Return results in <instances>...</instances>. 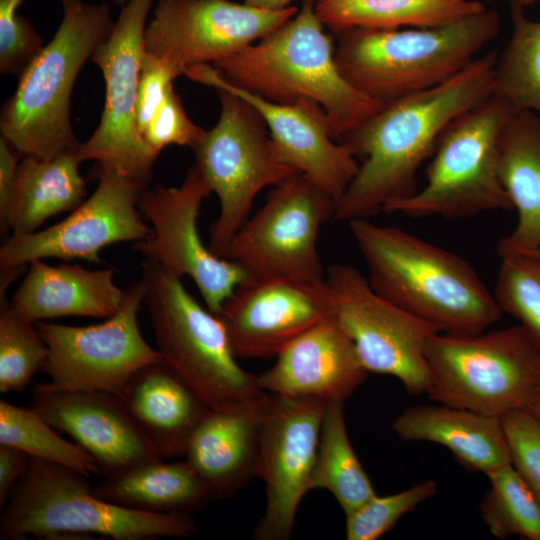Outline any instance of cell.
I'll list each match as a JSON object with an SVG mask.
<instances>
[{
  "instance_id": "obj_47",
  "label": "cell",
  "mask_w": 540,
  "mask_h": 540,
  "mask_svg": "<svg viewBox=\"0 0 540 540\" xmlns=\"http://www.w3.org/2000/svg\"><path fill=\"white\" fill-rule=\"evenodd\" d=\"M127 0H114V2L116 4H119V5H124L126 3Z\"/></svg>"
},
{
  "instance_id": "obj_46",
  "label": "cell",
  "mask_w": 540,
  "mask_h": 540,
  "mask_svg": "<svg viewBox=\"0 0 540 540\" xmlns=\"http://www.w3.org/2000/svg\"><path fill=\"white\" fill-rule=\"evenodd\" d=\"M522 254H524V253H522ZM525 254H529V255H531L533 257H536V258L540 259V247L536 248L534 250H531L529 252H526Z\"/></svg>"
},
{
  "instance_id": "obj_28",
  "label": "cell",
  "mask_w": 540,
  "mask_h": 540,
  "mask_svg": "<svg viewBox=\"0 0 540 540\" xmlns=\"http://www.w3.org/2000/svg\"><path fill=\"white\" fill-rule=\"evenodd\" d=\"M92 490L108 502L151 513L192 515L211 501L204 484L185 459L165 462L161 458L138 464L105 476Z\"/></svg>"
},
{
  "instance_id": "obj_21",
  "label": "cell",
  "mask_w": 540,
  "mask_h": 540,
  "mask_svg": "<svg viewBox=\"0 0 540 540\" xmlns=\"http://www.w3.org/2000/svg\"><path fill=\"white\" fill-rule=\"evenodd\" d=\"M31 407L86 450L101 475L162 458L117 395L40 383L32 389Z\"/></svg>"
},
{
  "instance_id": "obj_16",
  "label": "cell",
  "mask_w": 540,
  "mask_h": 540,
  "mask_svg": "<svg viewBox=\"0 0 540 540\" xmlns=\"http://www.w3.org/2000/svg\"><path fill=\"white\" fill-rule=\"evenodd\" d=\"M297 11L294 5L272 11L231 0H158L145 28L144 52L184 75L260 40Z\"/></svg>"
},
{
  "instance_id": "obj_4",
  "label": "cell",
  "mask_w": 540,
  "mask_h": 540,
  "mask_svg": "<svg viewBox=\"0 0 540 540\" xmlns=\"http://www.w3.org/2000/svg\"><path fill=\"white\" fill-rule=\"evenodd\" d=\"M499 30L498 13L486 7L438 27L350 28L332 34L342 76L364 95L387 104L449 80Z\"/></svg>"
},
{
  "instance_id": "obj_32",
  "label": "cell",
  "mask_w": 540,
  "mask_h": 540,
  "mask_svg": "<svg viewBox=\"0 0 540 540\" xmlns=\"http://www.w3.org/2000/svg\"><path fill=\"white\" fill-rule=\"evenodd\" d=\"M524 8L510 1L512 30L497 57L493 94L515 111L540 116V19L527 17Z\"/></svg>"
},
{
  "instance_id": "obj_13",
  "label": "cell",
  "mask_w": 540,
  "mask_h": 540,
  "mask_svg": "<svg viewBox=\"0 0 540 540\" xmlns=\"http://www.w3.org/2000/svg\"><path fill=\"white\" fill-rule=\"evenodd\" d=\"M325 281L333 317L351 338L364 368L397 378L409 395L427 394L432 375L426 346L441 331L379 296L350 264L331 265Z\"/></svg>"
},
{
  "instance_id": "obj_42",
  "label": "cell",
  "mask_w": 540,
  "mask_h": 540,
  "mask_svg": "<svg viewBox=\"0 0 540 540\" xmlns=\"http://www.w3.org/2000/svg\"><path fill=\"white\" fill-rule=\"evenodd\" d=\"M31 456L14 446L0 444V506L30 466Z\"/></svg>"
},
{
  "instance_id": "obj_5",
  "label": "cell",
  "mask_w": 540,
  "mask_h": 540,
  "mask_svg": "<svg viewBox=\"0 0 540 540\" xmlns=\"http://www.w3.org/2000/svg\"><path fill=\"white\" fill-rule=\"evenodd\" d=\"M61 3L63 18L56 33L18 75L17 87L1 109V136L22 157L47 160L79 150L70 121L72 89L114 24L106 2Z\"/></svg>"
},
{
  "instance_id": "obj_7",
  "label": "cell",
  "mask_w": 540,
  "mask_h": 540,
  "mask_svg": "<svg viewBox=\"0 0 540 540\" xmlns=\"http://www.w3.org/2000/svg\"><path fill=\"white\" fill-rule=\"evenodd\" d=\"M141 281L157 350L213 410H230L266 392L237 362L220 319L185 289L182 279L145 258Z\"/></svg>"
},
{
  "instance_id": "obj_29",
  "label": "cell",
  "mask_w": 540,
  "mask_h": 540,
  "mask_svg": "<svg viewBox=\"0 0 540 540\" xmlns=\"http://www.w3.org/2000/svg\"><path fill=\"white\" fill-rule=\"evenodd\" d=\"M82 161L79 150L47 160L23 157L9 208V230L35 232L47 219L81 205L87 195L79 173Z\"/></svg>"
},
{
  "instance_id": "obj_17",
  "label": "cell",
  "mask_w": 540,
  "mask_h": 540,
  "mask_svg": "<svg viewBox=\"0 0 540 540\" xmlns=\"http://www.w3.org/2000/svg\"><path fill=\"white\" fill-rule=\"evenodd\" d=\"M328 403L269 394L257 464V477L265 484L266 508L253 539L286 540L292 535L298 507L310 490Z\"/></svg>"
},
{
  "instance_id": "obj_22",
  "label": "cell",
  "mask_w": 540,
  "mask_h": 540,
  "mask_svg": "<svg viewBox=\"0 0 540 540\" xmlns=\"http://www.w3.org/2000/svg\"><path fill=\"white\" fill-rule=\"evenodd\" d=\"M276 358L270 369L256 375L260 388L273 395L345 401L368 374L334 317L302 333Z\"/></svg>"
},
{
  "instance_id": "obj_19",
  "label": "cell",
  "mask_w": 540,
  "mask_h": 540,
  "mask_svg": "<svg viewBox=\"0 0 540 540\" xmlns=\"http://www.w3.org/2000/svg\"><path fill=\"white\" fill-rule=\"evenodd\" d=\"M216 316L237 358H270L333 314L326 281L250 278L235 288Z\"/></svg>"
},
{
  "instance_id": "obj_10",
  "label": "cell",
  "mask_w": 540,
  "mask_h": 540,
  "mask_svg": "<svg viewBox=\"0 0 540 540\" xmlns=\"http://www.w3.org/2000/svg\"><path fill=\"white\" fill-rule=\"evenodd\" d=\"M215 89L221 104L219 119L193 150L194 165L220 203L208 248L224 258L231 240L249 219L258 193L298 171L279 158L264 119L250 103L230 91Z\"/></svg>"
},
{
  "instance_id": "obj_12",
  "label": "cell",
  "mask_w": 540,
  "mask_h": 540,
  "mask_svg": "<svg viewBox=\"0 0 540 540\" xmlns=\"http://www.w3.org/2000/svg\"><path fill=\"white\" fill-rule=\"evenodd\" d=\"M152 1L127 0L91 57L104 78L105 103L97 129L79 148L83 161L95 160L98 170L116 173L145 188L158 155L138 130L136 99Z\"/></svg>"
},
{
  "instance_id": "obj_43",
  "label": "cell",
  "mask_w": 540,
  "mask_h": 540,
  "mask_svg": "<svg viewBox=\"0 0 540 540\" xmlns=\"http://www.w3.org/2000/svg\"><path fill=\"white\" fill-rule=\"evenodd\" d=\"M525 409H527L540 422V368Z\"/></svg>"
},
{
  "instance_id": "obj_9",
  "label": "cell",
  "mask_w": 540,
  "mask_h": 540,
  "mask_svg": "<svg viewBox=\"0 0 540 540\" xmlns=\"http://www.w3.org/2000/svg\"><path fill=\"white\" fill-rule=\"evenodd\" d=\"M428 398L502 417L526 408L540 368V345L520 324L473 335L437 333L426 346Z\"/></svg>"
},
{
  "instance_id": "obj_38",
  "label": "cell",
  "mask_w": 540,
  "mask_h": 540,
  "mask_svg": "<svg viewBox=\"0 0 540 540\" xmlns=\"http://www.w3.org/2000/svg\"><path fill=\"white\" fill-rule=\"evenodd\" d=\"M501 419L511 464L540 504V422L525 408Z\"/></svg>"
},
{
  "instance_id": "obj_36",
  "label": "cell",
  "mask_w": 540,
  "mask_h": 540,
  "mask_svg": "<svg viewBox=\"0 0 540 540\" xmlns=\"http://www.w3.org/2000/svg\"><path fill=\"white\" fill-rule=\"evenodd\" d=\"M493 295L540 345V259L525 253L501 257Z\"/></svg>"
},
{
  "instance_id": "obj_26",
  "label": "cell",
  "mask_w": 540,
  "mask_h": 540,
  "mask_svg": "<svg viewBox=\"0 0 540 540\" xmlns=\"http://www.w3.org/2000/svg\"><path fill=\"white\" fill-rule=\"evenodd\" d=\"M392 429L403 441L443 445L463 466L486 476L511 464L501 417L444 404L417 405L399 414Z\"/></svg>"
},
{
  "instance_id": "obj_6",
  "label": "cell",
  "mask_w": 540,
  "mask_h": 540,
  "mask_svg": "<svg viewBox=\"0 0 540 540\" xmlns=\"http://www.w3.org/2000/svg\"><path fill=\"white\" fill-rule=\"evenodd\" d=\"M88 476L31 457L0 519V539L28 536L63 539L99 535L114 540L190 537L197 525L191 514L151 513L123 507L97 496Z\"/></svg>"
},
{
  "instance_id": "obj_33",
  "label": "cell",
  "mask_w": 540,
  "mask_h": 540,
  "mask_svg": "<svg viewBox=\"0 0 540 540\" xmlns=\"http://www.w3.org/2000/svg\"><path fill=\"white\" fill-rule=\"evenodd\" d=\"M0 444L14 446L86 476L100 474L94 458L76 442L62 438L32 407L0 401Z\"/></svg>"
},
{
  "instance_id": "obj_2",
  "label": "cell",
  "mask_w": 540,
  "mask_h": 540,
  "mask_svg": "<svg viewBox=\"0 0 540 540\" xmlns=\"http://www.w3.org/2000/svg\"><path fill=\"white\" fill-rule=\"evenodd\" d=\"M348 225L368 266V282L385 300L452 335L481 333L500 319L493 293L462 257L367 218Z\"/></svg>"
},
{
  "instance_id": "obj_3",
  "label": "cell",
  "mask_w": 540,
  "mask_h": 540,
  "mask_svg": "<svg viewBox=\"0 0 540 540\" xmlns=\"http://www.w3.org/2000/svg\"><path fill=\"white\" fill-rule=\"evenodd\" d=\"M213 67L230 83L266 100L318 103L338 142L385 105L342 76L334 36L325 32L315 0H303L296 14L273 32Z\"/></svg>"
},
{
  "instance_id": "obj_30",
  "label": "cell",
  "mask_w": 540,
  "mask_h": 540,
  "mask_svg": "<svg viewBox=\"0 0 540 540\" xmlns=\"http://www.w3.org/2000/svg\"><path fill=\"white\" fill-rule=\"evenodd\" d=\"M485 8L478 0H315L316 13L331 33L350 28L438 27Z\"/></svg>"
},
{
  "instance_id": "obj_14",
  "label": "cell",
  "mask_w": 540,
  "mask_h": 540,
  "mask_svg": "<svg viewBox=\"0 0 540 540\" xmlns=\"http://www.w3.org/2000/svg\"><path fill=\"white\" fill-rule=\"evenodd\" d=\"M143 296L140 279L125 289L118 311L100 324L36 322L48 347L41 370L50 376V383L62 389L118 395L138 370L161 361L160 353L147 343L138 325Z\"/></svg>"
},
{
  "instance_id": "obj_1",
  "label": "cell",
  "mask_w": 540,
  "mask_h": 540,
  "mask_svg": "<svg viewBox=\"0 0 540 540\" xmlns=\"http://www.w3.org/2000/svg\"><path fill=\"white\" fill-rule=\"evenodd\" d=\"M498 55L474 58L449 80L385 104L344 134L359 169L336 203L335 222L368 218L414 194L417 173L448 125L493 94Z\"/></svg>"
},
{
  "instance_id": "obj_44",
  "label": "cell",
  "mask_w": 540,
  "mask_h": 540,
  "mask_svg": "<svg viewBox=\"0 0 540 540\" xmlns=\"http://www.w3.org/2000/svg\"><path fill=\"white\" fill-rule=\"evenodd\" d=\"M294 0H243V2L252 7L264 10H283L293 6Z\"/></svg>"
},
{
  "instance_id": "obj_40",
  "label": "cell",
  "mask_w": 540,
  "mask_h": 540,
  "mask_svg": "<svg viewBox=\"0 0 540 540\" xmlns=\"http://www.w3.org/2000/svg\"><path fill=\"white\" fill-rule=\"evenodd\" d=\"M181 73L144 52L136 99V120L140 134L166 98L173 80Z\"/></svg>"
},
{
  "instance_id": "obj_34",
  "label": "cell",
  "mask_w": 540,
  "mask_h": 540,
  "mask_svg": "<svg viewBox=\"0 0 540 540\" xmlns=\"http://www.w3.org/2000/svg\"><path fill=\"white\" fill-rule=\"evenodd\" d=\"M487 477L490 489L479 511L490 532L499 539L540 540V504L512 464Z\"/></svg>"
},
{
  "instance_id": "obj_27",
  "label": "cell",
  "mask_w": 540,
  "mask_h": 540,
  "mask_svg": "<svg viewBox=\"0 0 540 540\" xmlns=\"http://www.w3.org/2000/svg\"><path fill=\"white\" fill-rule=\"evenodd\" d=\"M498 172L517 224L496 246L500 257L540 247V116L515 111L500 138Z\"/></svg>"
},
{
  "instance_id": "obj_35",
  "label": "cell",
  "mask_w": 540,
  "mask_h": 540,
  "mask_svg": "<svg viewBox=\"0 0 540 540\" xmlns=\"http://www.w3.org/2000/svg\"><path fill=\"white\" fill-rule=\"evenodd\" d=\"M48 347L34 322L5 298L0 310V391L21 392L42 367Z\"/></svg>"
},
{
  "instance_id": "obj_8",
  "label": "cell",
  "mask_w": 540,
  "mask_h": 540,
  "mask_svg": "<svg viewBox=\"0 0 540 540\" xmlns=\"http://www.w3.org/2000/svg\"><path fill=\"white\" fill-rule=\"evenodd\" d=\"M513 112L505 100L492 94L453 120L437 142L425 185L385 205L382 212L459 219L513 209L498 172L500 138Z\"/></svg>"
},
{
  "instance_id": "obj_11",
  "label": "cell",
  "mask_w": 540,
  "mask_h": 540,
  "mask_svg": "<svg viewBox=\"0 0 540 540\" xmlns=\"http://www.w3.org/2000/svg\"><path fill=\"white\" fill-rule=\"evenodd\" d=\"M335 209L330 194L295 172L273 186L263 207L235 234L224 258L237 262L252 279L321 283L326 277L317 242Z\"/></svg>"
},
{
  "instance_id": "obj_45",
  "label": "cell",
  "mask_w": 540,
  "mask_h": 540,
  "mask_svg": "<svg viewBox=\"0 0 540 540\" xmlns=\"http://www.w3.org/2000/svg\"><path fill=\"white\" fill-rule=\"evenodd\" d=\"M489 1H491V0H489ZM514 1L518 2L523 7H526V6L532 5L533 3H535L538 0H514Z\"/></svg>"
},
{
  "instance_id": "obj_24",
  "label": "cell",
  "mask_w": 540,
  "mask_h": 540,
  "mask_svg": "<svg viewBox=\"0 0 540 540\" xmlns=\"http://www.w3.org/2000/svg\"><path fill=\"white\" fill-rule=\"evenodd\" d=\"M117 396L164 459L185 455L212 410L163 360L138 370Z\"/></svg>"
},
{
  "instance_id": "obj_15",
  "label": "cell",
  "mask_w": 540,
  "mask_h": 540,
  "mask_svg": "<svg viewBox=\"0 0 540 540\" xmlns=\"http://www.w3.org/2000/svg\"><path fill=\"white\" fill-rule=\"evenodd\" d=\"M212 190L195 165L179 187L144 188L138 209L152 228L132 249L156 261L179 278L189 276L213 314L241 283L250 279L237 262L214 255L199 235L197 219L202 201Z\"/></svg>"
},
{
  "instance_id": "obj_41",
  "label": "cell",
  "mask_w": 540,
  "mask_h": 540,
  "mask_svg": "<svg viewBox=\"0 0 540 540\" xmlns=\"http://www.w3.org/2000/svg\"><path fill=\"white\" fill-rule=\"evenodd\" d=\"M22 155L4 138L0 137V230L1 236L9 231L8 215L14 192L19 160Z\"/></svg>"
},
{
  "instance_id": "obj_39",
  "label": "cell",
  "mask_w": 540,
  "mask_h": 540,
  "mask_svg": "<svg viewBox=\"0 0 540 540\" xmlns=\"http://www.w3.org/2000/svg\"><path fill=\"white\" fill-rule=\"evenodd\" d=\"M186 114L180 96L172 86L160 108L146 126L142 137L157 155L169 145L188 146L194 149L205 135Z\"/></svg>"
},
{
  "instance_id": "obj_31",
  "label": "cell",
  "mask_w": 540,
  "mask_h": 540,
  "mask_svg": "<svg viewBox=\"0 0 540 540\" xmlns=\"http://www.w3.org/2000/svg\"><path fill=\"white\" fill-rule=\"evenodd\" d=\"M325 489L345 515L376 495L348 437L344 401L329 402L323 417L310 490Z\"/></svg>"
},
{
  "instance_id": "obj_25",
  "label": "cell",
  "mask_w": 540,
  "mask_h": 540,
  "mask_svg": "<svg viewBox=\"0 0 540 540\" xmlns=\"http://www.w3.org/2000/svg\"><path fill=\"white\" fill-rule=\"evenodd\" d=\"M10 304L36 323L61 316L109 318L120 308L125 290L112 269L89 270L78 263L51 266L35 259Z\"/></svg>"
},
{
  "instance_id": "obj_20",
  "label": "cell",
  "mask_w": 540,
  "mask_h": 540,
  "mask_svg": "<svg viewBox=\"0 0 540 540\" xmlns=\"http://www.w3.org/2000/svg\"><path fill=\"white\" fill-rule=\"evenodd\" d=\"M185 76L230 91L250 103L264 119L279 158L330 194L336 203L359 169V161L334 139L327 115L316 102L282 104L230 83L209 64L187 68Z\"/></svg>"
},
{
  "instance_id": "obj_18",
  "label": "cell",
  "mask_w": 540,
  "mask_h": 540,
  "mask_svg": "<svg viewBox=\"0 0 540 540\" xmlns=\"http://www.w3.org/2000/svg\"><path fill=\"white\" fill-rule=\"evenodd\" d=\"M94 193L64 220L42 231L13 233L0 248L1 268L35 259L103 263L100 251L113 243L140 241L152 233L138 209L145 187L116 173L98 170Z\"/></svg>"
},
{
  "instance_id": "obj_23",
  "label": "cell",
  "mask_w": 540,
  "mask_h": 540,
  "mask_svg": "<svg viewBox=\"0 0 540 540\" xmlns=\"http://www.w3.org/2000/svg\"><path fill=\"white\" fill-rule=\"evenodd\" d=\"M269 393L230 410H211L193 433L185 460L211 501L233 497L257 477Z\"/></svg>"
},
{
  "instance_id": "obj_37",
  "label": "cell",
  "mask_w": 540,
  "mask_h": 540,
  "mask_svg": "<svg viewBox=\"0 0 540 540\" xmlns=\"http://www.w3.org/2000/svg\"><path fill=\"white\" fill-rule=\"evenodd\" d=\"M438 491L433 479L418 482L395 494L375 495L354 511L346 514V538L348 540H377L389 532L407 513L422 502L432 498Z\"/></svg>"
}]
</instances>
